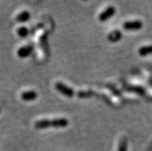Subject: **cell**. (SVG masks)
Instances as JSON below:
<instances>
[{
    "mask_svg": "<svg viewBox=\"0 0 152 151\" xmlns=\"http://www.w3.org/2000/svg\"><path fill=\"white\" fill-rule=\"evenodd\" d=\"M123 27L126 30H138L143 27V23L140 20L127 21L123 24Z\"/></svg>",
    "mask_w": 152,
    "mask_h": 151,
    "instance_id": "cell-4",
    "label": "cell"
},
{
    "mask_svg": "<svg viewBox=\"0 0 152 151\" xmlns=\"http://www.w3.org/2000/svg\"><path fill=\"white\" fill-rule=\"evenodd\" d=\"M55 88L59 91L61 94L64 95L65 96H67V97H73V95H74V91L72 88L69 87L68 86H66V84L63 83L61 82H56L55 84Z\"/></svg>",
    "mask_w": 152,
    "mask_h": 151,
    "instance_id": "cell-2",
    "label": "cell"
},
{
    "mask_svg": "<svg viewBox=\"0 0 152 151\" xmlns=\"http://www.w3.org/2000/svg\"><path fill=\"white\" fill-rule=\"evenodd\" d=\"M33 45H27L25 46H22L21 48H19L17 51V55L20 58H27L29 57L31 53L33 51Z\"/></svg>",
    "mask_w": 152,
    "mask_h": 151,
    "instance_id": "cell-5",
    "label": "cell"
},
{
    "mask_svg": "<svg viewBox=\"0 0 152 151\" xmlns=\"http://www.w3.org/2000/svg\"><path fill=\"white\" fill-rule=\"evenodd\" d=\"M93 92L91 91H81V92H79L78 93V96L80 97L84 98V97H89V96H92Z\"/></svg>",
    "mask_w": 152,
    "mask_h": 151,
    "instance_id": "cell-12",
    "label": "cell"
},
{
    "mask_svg": "<svg viewBox=\"0 0 152 151\" xmlns=\"http://www.w3.org/2000/svg\"><path fill=\"white\" fill-rule=\"evenodd\" d=\"M31 15L28 11H23L21 12L20 13L18 14L17 16H16V21L19 22V23H25L27 22L30 18Z\"/></svg>",
    "mask_w": 152,
    "mask_h": 151,
    "instance_id": "cell-8",
    "label": "cell"
},
{
    "mask_svg": "<svg viewBox=\"0 0 152 151\" xmlns=\"http://www.w3.org/2000/svg\"><path fill=\"white\" fill-rule=\"evenodd\" d=\"M37 96H38V93L34 90H28L21 94L22 100L26 102L33 101L37 99Z\"/></svg>",
    "mask_w": 152,
    "mask_h": 151,
    "instance_id": "cell-6",
    "label": "cell"
},
{
    "mask_svg": "<svg viewBox=\"0 0 152 151\" xmlns=\"http://www.w3.org/2000/svg\"><path fill=\"white\" fill-rule=\"evenodd\" d=\"M69 124V120L66 118H58L54 120H39L35 123V127L37 129H46L48 127L64 128Z\"/></svg>",
    "mask_w": 152,
    "mask_h": 151,
    "instance_id": "cell-1",
    "label": "cell"
},
{
    "mask_svg": "<svg viewBox=\"0 0 152 151\" xmlns=\"http://www.w3.org/2000/svg\"><path fill=\"white\" fill-rule=\"evenodd\" d=\"M122 38V33L120 30H114L110 32L107 36V39L111 42H116L121 40Z\"/></svg>",
    "mask_w": 152,
    "mask_h": 151,
    "instance_id": "cell-7",
    "label": "cell"
},
{
    "mask_svg": "<svg viewBox=\"0 0 152 151\" xmlns=\"http://www.w3.org/2000/svg\"><path fill=\"white\" fill-rule=\"evenodd\" d=\"M17 34L20 37H26L27 35L29 34V29L25 26L20 27L17 29Z\"/></svg>",
    "mask_w": 152,
    "mask_h": 151,
    "instance_id": "cell-11",
    "label": "cell"
},
{
    "mask_svg": "<svg viewBox=\"0 0 152 151\" xmlns=\"http://www.w3.org/2000/svg\"><path fill=\"white\" fill-rule=\"evenodd\" d=\"M138 53L141 56H146L152 54V45L144 46L138 50Z\"/></svg>",
    "mask_w": 152,
    "mask_h": 151,
    "instance_id": "cell-9",
    "label": "cell"
},
{
    "mask_svg": "<svg viewBox=\"0 0 152 151\" xmlns=\"http://www.w3.org/2000/svg\"><path fill=\"white\" fill-rule=\"evenodd\" d=\"M116 12V9L114 6H108L106 9L103 11L99 15V19L100 22H106L110 19L112 16H114Z\"/></svg>",
    "mask_w": 152,
    "mask_h": 151,
    "instance_id": "cell-3",
    "label": "cell"
},
{
    "mask_svg": "<svg viewBox=\"0 0 152 151\" xmlns=\"http://www.w3.org/2000/svg\"><path fill=\"white\" fill-rule=\"evenodd\" d=\"M118 151H127V139L123 136L120 139Z\"/></svg>",
    "mask_w": 152,
    "mask_h": 151,
    "instance_id": "cell-10",
    "label": "cell"
},
{
    "mask_svg": "<svg viewBox=\"0 0 152 151\" xmlns=\"http://www.w3.org/2000/svg\"><path fill=\"white\" fill-rule=\"evenodd\" d=\"M0 110H1V109H0Z\"/></svg>",
    "mask_w": 152,
    "mask_h": 151,
    "instance_id": "cell-13",
    "label": "cell"
}]
</instances>
